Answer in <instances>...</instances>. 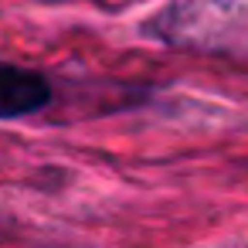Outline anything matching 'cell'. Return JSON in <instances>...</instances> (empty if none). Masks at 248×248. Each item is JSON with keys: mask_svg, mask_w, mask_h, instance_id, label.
<instances>
[{"mask_svg": "<svg viewBox=\"0 0 248 248\" xmlns=\"http://www.w3.org/2000/svg\"><path fill=\"white\" fill-rule=\"evenodd\" d=\"M51 102V85L41 72L0 62V119H21Z\"/></svg>", "mask_w": 248, "mask_h": 248, "instance_id": "obj_1", "label": "cell"}]
</instances>
